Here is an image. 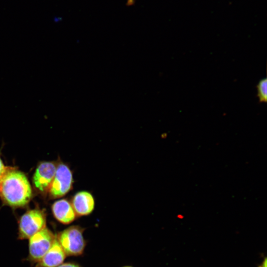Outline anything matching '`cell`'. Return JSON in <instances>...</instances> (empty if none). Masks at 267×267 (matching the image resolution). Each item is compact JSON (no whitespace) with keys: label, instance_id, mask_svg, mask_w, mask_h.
<instances>
[{"label":"cell","instance_id":"1","mask_svg":"<svg viewBox=\"0 0 267 267\" xmlns=\"http://www.w3.org/2000/svg\"><path fill=\"white\" fill-rule=\"evenodd\" d=\"M32 196L30 182L25 175L8 168L0 181V197L7 205L20 207L28 203Z\"/></svg>","mask_w":267,"mask_h":267},{"label":"cell","instance_id":"2","mask_svg":"<svg viewBox=\"0 0 267 267\" xmlns=\"http://www.w3.org/2000/svg\"><path fill=\"white\" fill-rule=\"evenodd\" d=\"M84 229L79 225H72L59 233L56 238L66 255L79 256L82 254L86 246L83 237Z\"/></svg>","mask_w":267,"mask_h":267},{"label":"cell","instance_id":"3","mask_svg":"<svg viewBox=\"0 0 267 267\" xmlns=\"http://www.w3.org/2000/svg\"><path fill=\"white\" fill-rule=\"evenodd\" d=\"M73 184L72 170L67 164L60 162L56 166L54 177L47 193L52 199L62 197L72 190Z\"/></svg>","mask_w":267,"mask_h":267},{"label":"cell","instance_id":"4","mask_svg":"<svg viewBox=\"0 0 267 267\" xmlns=\"http://www.w3.org/2000/svg\"><path fill=\"white\" fill-rule=\"evenodd\" d=\"M45 216L43 211L37 209L29 210L20 219L18 238L29 239L45 228Z\"/></svg>","mask_w":267,"mask_h":267},{"label":"cell","instance_id":"5","mask_svg":"<svg viewBox=\"0 0 267 267\" xmlns=\"http://www.w3.org/2000/svg\"><path fill=\"white\" fill-rule=\"evenodd\" d=\"M55 237L49 229L44 228L29 238V257L38 262L52 246Z\"/></svg>","mask_w":267,"mask_h":267},{"label":"cell","instance_id":"6","mask_svg":"<svg viewBox=\"0 0 267 267\" xmlns=\"http://www.w3.org/2000/svg\"><path fill=\"white\" fill-rule=\"evenodd\" d=\"M56 169L52 162H43L38 166L33 177L35 188L42 193H47Z\"/></svg>","mask_w":267,"mask_h":267},{"label":"cell","instance_id":"7","mask_svg":"<svg viewBox=\"0 0 267 267\" xmlns=\"http://www.w3.org/2000/svg\"><path fill=\"white\" fill-rule=\"evenodd\" d=\"M77 216L82 217L90 215L95 205L93 194L87 190L77 192L72 197L70 202Z\"/></svg>","mask_w":267,"mask_h":267},{"label":"cell","instance_id":"8","mask_svg":"<svg viewBox=\"0 0 267 267\" xmlns=\"http://www.w3.org/2000/svg\"><path fill=\"white\" fill-rule=\"evenodd\" d=\"M65 256L63 249L55 238L49 250L37 262L36 267H57L62 264Z\"/></svg>","mask_w":267,"mask_h":267},{"label":"cell","instance_id":"9","mask_svg":"<svg viewBox=\"0 0 267 267\" xmlns=\"http://www.w3.org/2000/svg\"><path fill=\"white\" fill-rule=\"evenodd\" d=\"M51 209L55 219L63 224L71 223L77 217L71 202L66 199L56 201Z\"/></svg>","mask_w":267,"mask_h":267},{"label":"cell","instance_id":"10","mask_svg":"<svg viewBox=\"0 0 267 267\" xmlns=\"http://www.w3.org/2000/svg\"><path fill=\"white\" fill-rule=\"evenodd\" d=\"M257 97L260 102H266L267 101V79L261 80L257 85Z\"/></svg>","mask_w":267,"mask_h":267},{"label":"cell","instance_id":"11","mask_svg":"<svg viewBox=\"0 0 267 267\" xmlns=\"http://www.w3.org/2000/svg\"><path fill=\"white\" fill-rule=\"evenodd\" d=\"M9 167L4 166L0 157V181L6 172Z\"/></svg>","mask_w":267,"mask_h":267},{"label":"cell","instance_id":"12","mask_svg":"<svg viewBox=\"0 0 267 267\" xmlns=\"http://www.w3.org/2000/svg\"><path fill=\"white\" fill-rule=\"evenodd\" d=\"M57 267H80L76 264L68 263L61 264Z\"/></svg>","mask_w":267,"mask_h":267},{"label":"cell","instance_id":"13","mask_svg":"<svg viewBox=\"0 0 267 267\" xmlns=\"http://www.w3.org/2000/svg\"><path fill=\"white\" fill-rule=\"evenodd\" d=\"M261 267H267V260L265 259Z\"/></svg>","mask_w":267,"mask_h":267},{"label":"cell","instance_id":"14","mask_svg":"<svg viewBox=\"0 0 267 267\" xmlns=\"http://www.w3.org/2000/svg\"></svg>","mask_w":267,"mask_h":267}]
</instances>
